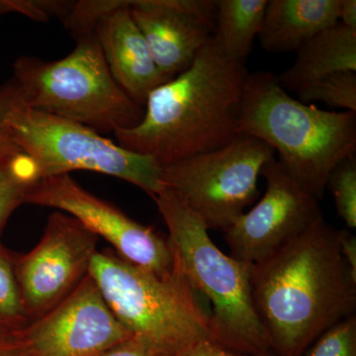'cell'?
<instances>
[{
  "instance_id": "12",
  "label": "cell",
  "mask_w": 356,
  "mask_h": 356,
  "mask_svg": "<svg viewBox=\"0 0 356 356\" xmlns=\"http://www.w3.org/2000/svg\"><path fill=\"white\" fill-rule=\"evenodd\" d=\"M261 175L266 193L224 232L231 257L252 264L264 261L323 217L317 199L304 191L277 159H270Z\"/></svg>"
},
{
  "instance_id": "21",
  "label": "cell",
  "mask_w": 356,
  "mask_h": 356,
  "mask_svg": "<svg viewBox=\"0 0 356 356\" xmlns=\"http://www.w3.org/2000/svg\"><path fill=\"white\" fill-rule=\"evenodd\" d=\"M327 186L331 189L337 214L348 228H356V156H351L336 166Z\"/></svg>"
},
{
  "instance_id": "15",
  "label": "cell",
  "mask_w": 356,
  "mask_h": 356,
  "mask_svg": "<svg viewBox=\"0 0 356 356\" xmlns=\"http://www.w3.org/2000/svg\"><path fill=\"white\" fill-rule=\"evenodd\" d=\"M339 0H270L259 38L264 50L297 51L318 33L339 23Z\"/></svg>"
},
{
  "instance_id": "22",
  "label": "cell",
  "mask_w": 356,
  "mask_h": 356,
  "mask_svg": "<svg viewBox=\"0 0 356 356\" xmlns=\"http://www.w3.org/2000/svg\"><path fill=\"white\" fill-rule=\"evenodd\" d=\"M304 356H356V318H344L323 332Z\"/></svg>"
},
{
  "instance_id": "26",
  "label": "cell",
  "mask_w": 356,
  "mask_h": 356,
  "mask_svg": "<svg viewBox=\"0 0 356 356\" xmlns=\"http://www.w3.org/2000/svg\"><path fill=\"white\" fill-rule=\"evenodd\" d=\"M102 356H168L143 339L132 337Z\"/></svg>"
},
{
  "instance_id": "31",
  "label": "cell",
  "mask_w": 356,
  "mask_h": 356,
  "mask_svg": "<svg viewBox=\"0 0 356 356\" xmlns=\"http://www.w3.org/2000/svg\"><path fill=\"white\" fill-rule=\"evenodd\" d=\"M19 153H22V151L14 142L8 129L1 131L0 132V159Z\"/></svg>"
},
{
  "instance_id": "19",
  "label": "cell",
  "mask_w": 356,
  "mask_h": 356,
  "mask_svg": "<svg viewBox=\"0 0 356 356\" xmlns=\"http://www.w3.org/2000/svg\"><path fill=\"white\" fill-rule=\"evenodd\" d=\"M15 259L0 243V327L20 330L29 324L15 273Z\"/></svg>"
},
{
  "instance_id": "10",
  "label": "cell",
  "mask_w": 356,
  "mask_h": 356,
  "mask_svg": "<svg viewBox=\"0 0 356 356\" xmlns=\"http://www.w3.org/2000/svg\"><path fill=\"white\" fill-rule=\"evenodd\" d=\"M98 236L76 218L54 212L31 252L16 257L15 273L26 313L37 320L63 301L88 274Z\"/></svg>"
},
{
  "instance_id": "1",
  "label": "cell",
  "mask_w": 356,
  "mask_h": 356,
  "mask_svg": "<svg viewBox=\"0 0 356 356\" xmlns=\"http://www.w3.org/2000/svg\"><path fill=\"white\" fill-rule=\"evenodd\" d=\"M339 229L318 218L254 264L255 313L277 356H303L323 332L355 315L356 280L339 250Z\"/></svg>"
},
{
  "instance_id": "14",
  "label": "cell",
  "mask_w": 356,
  "mask_h": 356,
  "mask_svg": "<svg viewBox=\"0 0 356 356\" xmlns=\"http://www.w3.org/2000/svg\"><path fill=\"white\" fill-rule=\"evenodd\" d=\"M129 6L130 0H118L98 21L95 35L115 81L145 108L149 95L170 79L154 62Z\"/></svg>"
},
{
  "instance_id": "25",
  "label": "cell",
  "mask_w": 356,
  "mask_h": 356,
  "mask_svg": "<svg viewBox=\"0 0 356 356\" xmlns=\"http://www.w3.org/2000/svg\"><path fill=\"white\" fill-rule=\"evenodd\" d=\"M28 108L26 96L15 79L0 84V132L7 130L14 117Z\"/></svg>"
},
{
  "instance_id": "4",
  "label": "cell",
  "mask_w": 356,
  "mask_h": 356,
  "mask_svg": "<svg viewBox=\"0 0 356 356\" xmlns=\"http://www.w3.org/2000/svg\"><path fill=\"white\" fill-rule=\"evenodd\" d=\"M153 199L168 227L178 268L212 307L211 339L236 353L271 351L252 302L254 264L225 254L202 220L173 192L163 187Z\"/></svg>"
},
{
  "instance_id": "2",
  "label": "cell",
  "mask_w": 356,
  "mask_h": 356,
  "mask_svg": "<svg viewBox=\"0 0 356 356\" xmlns=\"http://www.w3.org/2000/svg\"><path fill=\"white\" fill-rule=\"evenodd\" d=\"M248 74L212 37L188 69L149 95L137 126L114 133L119 146L161 166L224 147L236 135Z\"/></svg>"
},
{
  "instance_id": "6",
  "label": "cell",
  "mask_w": 356,
  "mask_h": 356,
  "mask_svg": "<svg viewBox=\"0 0 356 356\" xmlns=\"http://www.w3.org/2000/svg\"><path fill=\"white\" fill-rule=\"evenodd\" d=\"M67 57L44 60L18 58L13 79L26 96L28 108L76 122L100 133L137 126L145 114L115 81L95 32L76 39Z\"/></svg>"
},
{
  "instance_id": "24",
  "label": "cell",
  "mask_w": 356,
  "mask_h": 356,
  "mask_svg": "<svg viewBox=\"0 0 356 356\" xmlns=\"http://www.w3.org/2000/svg\"><path fill=\"white\" fill-rule=\"evenodd\" d=\"M118 0H81L76 1L72 11L63 22L74 39L95 32L100 18L116 6Z\"/></svg>"
},
{
  "instance_id": "8",
  "label": "cell",
  "mask_w": 356,
  "mask_h": 356,
  "mask_svg": "<svg viewBox=\"0 0 356 356\" xmlns=\"http://www.w3.org/2000/svg\"><path fill=\"white\" fill-rule=\"evenodd\" d=\"M274 154L262 140L238 134L224 147L163 166L161 185L209 231L225 232L257 200L259 178Z\"/></svg>"
},
{
  "instance_id": "9",
  "label": "cell",
  "mask_w": 356,
  "mask_h": 356,
  "mask_svg": "<svg viewBox=\"0 0 356 356\" xmlns=\"http://www.w3.org/2000/svg\"><path fill=\"white\" fill-rule=\"evenodd\" d=\"M54 208L76 218L116 248L122 259L165 277L175 269L168 238L83 188L70 175L40 178L26 202Z\"/></svg>"
},
{
  "instance_id": "27",
  "label": "cell",
  "mask_w": 356,
  "mask_h": 356,
  "mask_svg": "<svg viewBox=\"0 0 356 356\" xmlns=\"http://www.w3.org/2000/svg\"><path fill=\"white\" fill-rule=\"evenodd\" d=\"M180 356H277L274 355L273 351L264 353H257V355H248V353H236L222 348L212 339H204L199 343L194 344L189 350L185 351Z\"/></svg>"
},
{
  "instance_id": "30",
  "label": "cell",
  "mask_w": 356,
  "mask_h": 356,
  "mask_svg": "<svg viewBox=\"0 0 356 356\" xmlns=\"http://www.w3.org/2000/svg\"><path fill=\"white\" fill-rule=\"evenodd\" d=\"M339 23L346 26V27L356 29L355 0H339Z\"/></svg>"
},
{
  "instance_id": "17",
  "label": "cell",
  "mask_w": 356,
  "mask_h": 356,
  "mask_svg": "<svg viewBox=\"0 0 356 356\" xmlns=\"http://www.w3.org/2000/svg\"><path fill=\"white\" fill-rule=\"evenodd\" d=\"M267 0H219L213 40L227 58L245 65L259 37Z\"/></svg>"
},
{
  "instance_id": "29",
  "label": "cell",
  "mask_w": 356,
  "mask_h": 356,
  "mask_svg": "<svg viewBox=\"0 0 356 356\" xmlns=\"http://www.w3.org/2000/svg\"><path fill=\"white\" fill-rule=\"evenodd\" d=\"M0 356H26L18 330L0 327Z\"/></svg>"
},
{
  "instance_id": "28",
  "label": "cell",
  "mask_w": 356,
  "mask_h": 356,
  "mask_svg": "<svg viewBox=\"0 0 356 356\" xmlns=\"http://www.w3.org/2000/svg\"><path fill=\"white\" fill-rule=\"evenodd\" d=\"M339 243L344 261L356 280V236L348 229H339Z\"/></svg>"
},
{
  "instance_id": "13",
  "label": "cell",
  "mask_w": 356,
  "mask_h": 356,
  "mask_svg": "<svg viewBox=\"0 0 356 356\" xmlns=\"http://www.w3.org/2000/svg\"><path fill=\"white\" fill-rule=\"evenodd\" d=\"M131 15L168 79L184 72L215 31L217 1L130 0Z\"/></svg>"
},
{
  "instance_id": "3",
  "label": "cell",
  "mask_w": 356,
  "mask_h": 356,
  "mask_svg": "<svg viewBox=\"0 0 356 356\" xmlns=\"http://www.w3.org/2000/svg\"><path fill=\"white\" fill-rule=\"evenodd\" d=\"M266 143L294 181L320 200L332 170L356 154V113L294 99L270 72L248 74L236 135Z\"/></svg>"
},
{
  "instance_id": "5",
  "label": "cell",
  "mask_w": 356,
  "mask_h": 356,
  "mask_svg": "<svg viewBox=\"0 0 356 356\" xmlns=\"http://www.w3.org/2000/svg\"><path fill=\"white\" fill-rule=\"evenodd\" d=\"M88 274L110 310L133 337L168 356L211 339L209 315L175 262L161 277L111 252L93 255Z\"/></svg>"
},
{
  "instance_id": "20",
  "label": "cell",
  "mask_w": 356,
  "mask_h": 356,
  "mask_svg": "<svg viewBox=\"0 0 356 356\" xmlns=\"http://www.w3.org/2000/svg\"><path fill=\"white\" fill-rule=\"evenodd\" d=\"M300 102H320L356 113V72H339L323 77L297 91Z\"/></svg>"
},
{
  "instance_id": "7",
  "label": "cell",
  "mask_w": 356,
  "mask_h": 356,
  "mask_svg": "<svg viewBox=\"0 0 356 356\" xmlns=\"http://www.w3.org/2000/svg\"><path fill=\"white\" fill-rule=\"evenodd\" d=\"M14 142L38 165L41 178L76 170L125 180L154 198L163 188V166L76 122L25 108L8 128Z\"/></svg>"
},
{
  "instance_id": "16",
  "label": "cell",
  "mask_w": 356,
  "mask_h": 356,
  "mask_svg": "<svg viewBox=\"0 0 356 356\" xmlns=\"http://www.w3.org/2000/svg\"><path fill=\"white\" fill-rule=\"evenodd\" d=\"M339 72H356V29L337 23L304 44L291 67L278 79L285 90L297 92Z\"/></svg>"
},
{
  "instance_id": "11",
  "label": "cell",
  "mask_w": 356,
  "mask_h": 356,
  "mask_svg": "<svg viewBox=\"0 0 356 356\" xmlns=\"http://www.w3.org/2000/svg\"><path fill=\"white\" fill-rule=\"evenodd\" d=\"M18 334L26 356H102L133 337L89 274L55 308Z\"/></svg>"
},
{
  "instance_id": "18",
  "label": "cell",
  "mask_w": 356,
  "mask_h": 356,
  "mask_svg": "<svg viewBox=\"0 0 356 356\" xmlns=\"http://www.w3.org/2000/svg\"><path fill=\"white\" fill-rule=\"evenodd\" d=\"M40 178L38 165L23 152L0 159V233Z\"/></svg>"
},
{
  "instance_id": "23",
  "label": "cell",
  "mask_w": 356,
  "mask_h": 356,
  "mask_svg": "<svg viewBox=\"0 0 356 356\" xmlns=\"http://www.w3.org/2000/svg\"><path fill=\"white\" fill-rule=\"evenodd\" d=\"M76 1L64 0H0V17L8 13L22 14L35 21L58 18L64 21Z\"/></svg>"
}]
</instances>
